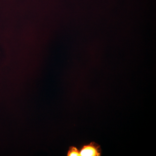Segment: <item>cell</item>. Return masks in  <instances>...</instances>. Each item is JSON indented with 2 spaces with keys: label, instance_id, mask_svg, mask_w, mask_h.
Wrapping results in <instances>:
<instances>
[{
  "label": "cell",
  "instance_id": "obj_1",
  "mask_svg": "<svg viewBox=\"0 0 156 156\" xmlns=\"http://www.w3.org/2000/svg\"><path fill=\"white\" fill-rule=\"evenodd\" d=\"M101 154L100 146L93 142L83 146L80 151V155L82 156H100Z\"/></svg>",
  "mask_w": 156,
  "mask_h": 156
},
{
  "label": "cell",
  "instance_id": "obj_2",
  "mask_svg": "<svg viewBox=\"0 0 156 156\" xmlns=\"http://www.w3.org/2000/svg\"><path fill=\"white\" fill-rule=\"evenodd\" d=\"M68 156H79L80 155V151L78 150L75 147H71L67 153Z\"/></svg>",
  "mask_w": 156,
  "mask_h": 156
}]
</instances>
